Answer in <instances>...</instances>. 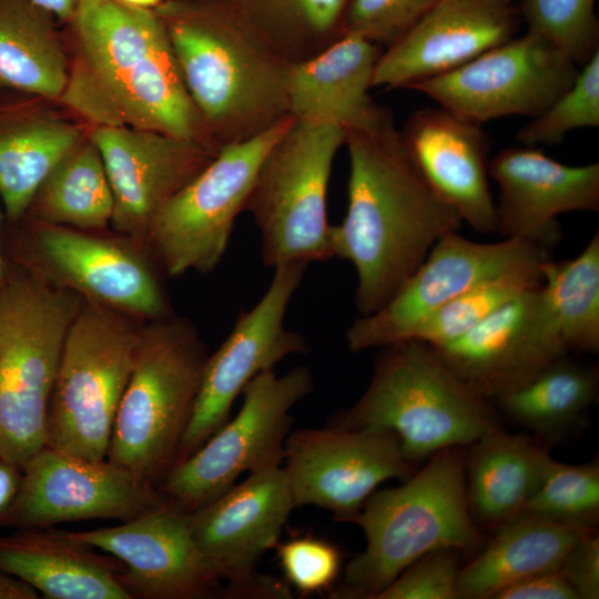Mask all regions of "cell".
<instances>
[{"label": "cell", "mask_w": 599, "mask_h": 599, "mask_svg": "<svg viewBox=\"0 0 599 599\" xmlns=\"http://www.w3.org/2000/svg\"><path fill=\"white\" fill-rule=\"evenodd\" d=\"M0 568L49 599H130L120 582L123 564L64 530L0 536Z\"/></svg>", "instance_id": "cell-26"}, {"label": "cell", "mask_w": 599, "mask_h": 599, "mask_svg": "<svg viewBox=\"0 0 599 599\" xmlns=\"http://www.w3.org/2000/svg\"><path fill=\"white\" fill-rule=\"evenodd\" d=\"M287 582L302 593L332 588L337 579L342 558L329 541L314 537H297L275 546Z\"/></svg>", "instance_id": "cell-40"}, {"label": "cell", "mask_w": 599, "mask_h": 599, "mask_svg": "<svg viewBox=\"0 0 599 599\" xmlns=\"http://www.w3.org/2000/svg\"><path fill=\"white\" fill-rule=\"evenodd\" d=\"M559 572L575 590L578 599L599 598V538L588 536L562 559Z\"/></svg>", "instance_id": "cell-42"}, {"label": "cell", "mask_w": 599, "mask_h": 599, "mask_svg": "<svg viewBox=\"0 0 599 599\" xmlns=\"http://www.w3.org/2000/svg\"><path fill=\"white\" fill-rule=\"evenodd\" d=\"M540 287L515 297L454 341L429 347L486 399L524 384L569 353Z\"/></svg>", "instance_id": "cell-19"}, {"label": "cell", "mask_w": 599, "mask_h": 599, "mask_svg": "<svg viewBox=\"0 0 599 599\" xmlns=\"http://www.w3.org/2000/svg\"><path fill=\"white\" fill-rule=\"evenodd\" d=\"M153 10L187 92L221 149L290 115L291 64L257 35L232 0H164Z\"/></svg>", "instance_id": "cell-3"}, {"label": "cell", "mask_w": 599, "mask_h": 599, "mask_svg": "<svg viewBox=\"0 0 599 599\" xmlns=\"http://www.w3.org/2000/svg\"><path fill=\"white\" fill-rule=\"evenodd\" d=\"M35 246L52 283L81 298L144 322L170 317L158 275L146 258L87 231L40 225Z\"/></svg>", "instance_id": "cell-22"}, {"label": "cell", "mask_w": 599, "mask_h": 599, "mask_svg": "<svg viewBox=\"0 0 599 599\" xmlns=\"http://www.w3.org/2000/svg\"><path fill=\"white\" fill-rule=\"evenodd\" d=\"M549 257L550 250L520 238L484 243L447 233L384 306L354 319L347 346L358 353L408 339L427 316L484 278Z\"/></svg>", "instance_id": "cell-17"}, {"label": "cell", "mask_w": 599, "mask_h": 599, "mask_svg": "<svg viewBox=\"0 0 599 599\" xmlns=\"http://www.w3.org/2000/svg\"><path fill=\"white\" fill-rule=\"evenodd\" d=\"M283 463L295 507L325 508L339 521L356 515L379 484L414 474L395 433L377 427L291 432Z\"/></svg>", "instance_id": "cell-16"}, {"label": "cell", "mask_w": 599, "mask_h": 599, "mask_svg": "<svg viewBox=\"0 0 599 599\" xmlns=\"http://www.w3.org/2000/svg\"><path fill=\"white\" fill-rule=\"evenodd\" d=\"M64 532L123 564L130 599L224 597L223 580L200 550L187 512L167 500L118 526Z\"/></svg>", "instance_id": "cell-18"}, {"label": "cell", "mask_w": 599, "mask_h": 599, "mask_svg": "<svg viewBox=\"0 0 599 599\" xmlns=\"http://www.w3.org/2000/svg\"><path fill=\"white\" fill-rule=\"evenodd\" d=\"M501 1L511 2V3L514 2V0H501Z\"/></svg>", "instance_id": "cell-49"}, {"label": "cell", "mask_w": 599, "mask_h": 599, "mask_svg": "<svg viewBox=\"0 0 599 599\" xmlns=\"http://www.w3.org/2000/svg\"><path fill=\"white\" fill-rule=\"evenodd\" d=\"M380 53L373 42L344 33L316 55L292 64L288 113L300 121L337 125L344 131L377 125L390 114L368 93Z\"/></svg>", "instance_id": "cell-25"}, {"label": "cell", "mask_w": 599, "mask_h": 599, "mask_svg": "<svg viewBox=\"0 0 599 599\" xmlns=\"http://www.w3.org/2000/svg\"><path fill=\"white\" fill-rule=\"evenodd\" d=\"M37 6L51 13L57 21L67 23L74 14L81 0H32Z\"/></svg>", "instance_id": "cell-46"}, {"label": "cell", "mask_w": 599, "mask_h": 599, "mask_svg": "<svg viewBox=\"0 0 599 599\" xmlns=\"http://www.w3.org/2000/svg\"><path fill=\"white\" fill-rule=\"evenodd\" d=\"M57 19L32 0H0V88L60 99L69 59Z\"/></svg>", "instance_id": "cell-30"}, {"label": "cell", "mask_w": 599, "mask_h": 599, "mask_svg": "<svg viewBox=\"0 0 599 599\" xmlns=\"http://www.w3.org/2000/svg\"><path fill=\"white\" fill-rule=\"evenodd\" d=\"M460 551H432L407 567L376 599H458Z\"/></svg>", "instance_id": "cell-41"}, {"label": "cell", "mask_w": 599, "mask_h": 599, "mask_svg": "<svg viewBox=\"0 0 599 599\" xmlns=\"http://www.w3.org/2000/svg\"><path fill=\"white\" fill-rule=\"evenodd\" d=\"M399 132L407 154L435 193L475 231L496 233L490 146L480 124L440 106L426 108L414 112Z\"/></svg>", "instance_id": "cell-24"}, {"label": "cell", "mask_w": 599, "mask_h": 599, "mask_svg": "<svg viewBox=\"0 0 599 599\" xmlns=\"http://www.w3.org/2000/svg\"><path fill=\"white\" fill-rule=\"evenodd\" d=\"M1 205L2 204H1V201H0V222H1V217H2ZM6 277H7V275H6L4 262H3L1 247H0V286L3 284Z\"/></svg>", "instance_id": "cell-48"}, {"label": "cell", "mask_w": 599, "mask_h": 599, "mask_svg": "<svg viewBox=\"0 0 599 599\" xmlns=\"http://www.w3.org/2000/svg\"><path fill=\"white\" fill-rule=\"evenodd\" d=\"M547 260L529 261L484 278L427 316L408 339L435 347L461 336L506 303L539 286L540 266Z\"/></svg>", "instance_id": "cell-35"}, {"label": "cell", "mask_w": 599, "mask_h": 599, "mask_svg": "<svg viewBox=\"0 0 599 599\" xmlns=\"http://www.w3.org/2000/svg\"><path fill=\"white\" fill-rule=\"evenodd\" d=\"M597 394V370L565 356L495 400L515 422L550 440L576 424Z\"/></svg>", "instance_id": "cell-32"}, {"label": "cell", "mask_w": 599, "mask_h": 599, "mask_svg": "<svg viewBox=\"0 0 599 599\" xmlns=\"http://www.w3.org/2000/svg\"><path fill=\"white\" fill-rule=\"evenodd\" d=\"M552 458L540 440L495 426L469 445L466 497L478 526L497 529L520 514Z\"/></svg>", "instance_id": "cell-27"}, {"label": "cell", "mask_w": 599, "mask_h": 599, "mask_svg": "<svg viewBox=\"0 0 599 599\" xmlns=\"http://www.w3.org/2000/svg\"><path fill=\"white\" fill-rule=\"evenodd\" d=\"M113 205L101 154L82 138L45 177L28 211L40 225L92 231L111 224Z\"/></svg>", "instance_id": "cell-31"}, {"label": "cell", "mask_w": 599, "mask_h": 599, "mask_svg": "<svg viewBox=\"0 0 599 599\" xmlns=\"http://www.w3.org/2000/svg\"><path fill=\"white\" fill-rule=\"evenodd\" d=\"M436 0H348L343 33L390 47L402 39Z\"/></svg>", "instance_id": "cell-39"}, {"label": "cell", "mask_w": 599, "mask_h": 599, "mask_svg": "<svg viewBox=\"0 0 599 599\" xmlns=\"http://www.w3.org/2000/svg\"><path fill=\"white\" fill-rule=\"evenodd\" d=\"M380 348L367 388L332 425L389 429L412 464L470 445L497 426L489 399L460 382L428 345L405 339Z\"/></svg>", "instance_id": "cell-5"}, {"label": "cell", "mask_w": 599, "mask_h": 599, "mask_svg": "<svg viewBox=\"0 0 599 599\" xmlns=\"http://www.w3.org/2000/svg\"><path fill=\"white\" fill-rule=\"evenodd\" d=\"M62 33L69 72L60 97L94 126H125L221 150L184 84L153 9L81 0Z\"/></svg>", "instance_id": "cell-1"}, {"label": "cell", "mask_w": 599, "mask_h": 599, "mask_svg": "<svg viewBox=\"0 0 599 599\" xmlns=\"http://www.w3.org/2000/svg\"><path fill=\"white\" fill-rule=\"evenodd\" d=\"M82 298L22 273L0 286V458L21 468L48 445L50 398Z\"/></svg>", "instance_id": "cell-7"}, {"label": "cell", "mask_w": 599, "mask_h": 599, "mask_svg": "<svg viewBox=\"0 0 599 599\" xmlns=\"http://www.w3.org/2000/svg\"><path fill=\"white\" fill-rule=\"evenodd\" d=\"M293 119L290 114L252 139L224 145L160 210L145 242L167 276L204 274L220 264L264 156Z\"/></svg>", "instance_id": "cell-11"}, {"label": "cell", "mask_w": 599, "mask_h": 599, "mask_svg": "<svg viewBox=\"0 0 599 599\" xmlns=\"http://www.w3.org/2000/svg\"><path fill=\"white\" fill-rule=\"evenodd\" d=\"M347 522L356 524L366 548L345 567L331 598L376 599L407 567L439 549L477 550L485 536L466 497L465 455L459 447L432 460L398 487L372 494Z\"/></svg>", "instance_id": "cell-4"}, {"label": "cell", "mask_w": 599, "mask_h": 599, "mask_svg": "<svg viewBox=\"0 0 599 599\" xmlns=\"http://www.w3.org/2000/svg\"><path fill=\"white\" fill-rule=\"evenodd\" d=\"M166 500L159 488L109 460H90L50 446L22 467L17 495L0 526L45 529L89 519L126 521Z\"/></svg>", "instance_id": "cell-15"}, {"label": "cell", "mask_w": 599, "mask_h": 599, "mask_svg": "<svg viewBox=\"0 0 599 599\" xmlns=\"http://www.w3.org/2000/svg\"><path fill=\"white\" fill-rule=\"evenodd\" d=\"M498 184L497 230L552 250L561 238L558 216L599 211V163L567 165L537 146H510L489 161Z\"/></svg>", "instance_id": "cell-21"}, {"label": "cell", "mask_w": 599, "mask_h": 599, "mask_svg": "<svg viewBox=\"0 0 599 599\" xmlns=\"http://www.w3.org/2000/svg\"><path fill=\"white\" fill-rule=\"evenodd\" d=\"M313 387L305 366L282 376L257 374L242 390L236 416L169 470L158 487L162 496L190 512L227 490L242 473L280 467L293 424L291 409Z\"/></svg>", "instance_id": "cell-10"}, {"label": "cell", "mask_w": 599, "mask_h": 599, "mask_svg": "<svg viewBox=\"0 0 599 599\" xmlns=\"http://www.w3.org/2000/svg\"><path fill=\"white\" fill-rule=\"evenodd\" d=\"M39 592L0 568V599H37Z\"/></svg>", "instance_id": "cell-45"}, {"label": "cell", "mask_w": 599, "mask_h": 599, "mask_svg": "<svg viewBox=\"0 0 599 599\" xmlns=\"http://www.w3.org/2000/svg\"><path fill=\"white\" fill-rule=\"evenodd\" d=\"M307 266L288 263L273 268L263 296L252 308L240 312L227 337L209 355L174 465L226 423L235 398L251 379L262 372L274 370L290 355L308 352L304 336L285 325L288 305Z\"/></svg>", "instance_id": "cell-14"}, {"label": "cell", "mask_w": 599, "mask_h": 599, "mask_svg": "<svg viewBox=\"0 0 599 599\" xmlns=\"http://www.w3.org/2000/svg\"><path fill=\"white\" fill-rule=\"evenodd\" d=\"M257 35L285 62H303L339 39L348 0H232Z\"/></svg>", "instance_id": "cell-33"}, {"label": "cell", "mask_w": 599, "mask_h": 599, "mask_svg": "<svg viewBox=\"0 0 599 599\" xmlns=\"http://www.w3.org/2000/svg\"><path fill=\"white\" fill-rule=\"evenodd\" d=\"M522 511L583 528L599 519V463L567 465L552 458Z\"/></svg>", "instance_id": "cell-36"}, {"label": "cell", "mask_w": 599, "mask_h": 599, "mask_svg": "<svg viewBox=\"0 0 599 599\" xmlns=\"http://www.w3.org/2000/svg\"><path fill=\"white\" fill-rule=\"evenodd\" d=\"M209 357L184 318L145 322L106 459L159 487L173 467Z\"/></svg>", "instance_id": "cell-6"}, {"label": "cell", "mask_w": 599, "mask_h": 599, "mask_svg": "<svg viewBox=\"0 0 599 599\" xmlns=\"http://www.w3.org/2000/svg\"><path fill=\"white\" fill-rule=\"evenodd\" d=\"M541 293L568 352L599 351V231L572 258L541 266Z\"/></svg>", "instance_id": "cell-34"}, {"label": "cell", "mask_w": 599, "mask_h": 599, "mask_svg": "<svg viewBox=\"0 0 599 599\" xmlns=\"http://www.w3.org/2000/svg\"><path fill=\"white\" fill-rule=\"evenodd\" d=\"M113 193L111 226L145 242L166 202L197 175L220 150L194 140L125 126H94Z\"/></svg>", "instance_id": "cell-20"}, {"label": "cell", "mask_w": 599, "mask_h": 599, "mask_svg": "<svg viewBox=\"0 0 599 599\" xmlns=\"http://www.w3.org/2000/svg\"><path fill=\"white\" fill-rule=\"evenodd\" d=\"M82 138L75 124L26 103L0 102V201L10 220L28 212L45 177Z\"/></svg>", "instance_id": "cell-29"}, {"label": "cell", "mask_w": 599, "mask_h": 599, "mask_svg": "<svg viewBox=\"0 0 599 599\" xmlns=\"http://www.w3.org/2000/svg\"><path fill=\"white\" fill-rule=\"evenodd\" d=\"M599 126V52L579 67L571 85L515 134L521 145L560 143L577 129Z\"/></svg>", "instance_id": "cell-37"}, {"label": "cell", "mask_w": 599, "mask_h": 599, "mask_svg": "<svg viewBox=\"0 0 599 599\" xmlns=\"http://www.w3.org/2000/svg\"><path fill=\"white\" fill-rule=\"evenodd\" d=\"M125 4L138 7V8H144V9H154L160 3H162L164 0H119Z\"/></svg>", "instance_id": "cell-47"}, {"label": "cell", "mask_w": 599, "mask_h": 599, "mask_svg": "<svg viewBox=\"0 0 599 599\" xmlns=\"http://www.w3.org/2000/svg\"><path fill=\"white\" fill-rule=\"evenodd\" d=\"M578 70L561 50L527 31L409 89L463 120L481 124L508 115L540 114L571 85Z\"/></svg>", "instance_id": "cell-12"}, {"label": "cell", "mask_w": 599, "mask_h": 599, "mask_svg": "<svg viewBox=\"0 0 599 599\" xmlns=\"http://www.w3.org/2000/svg\"><path fill=\"white\" fill-rule=\"evenodd\" d=\"M593 532L521 511L495 529L486 548L459 569L458 598L493 599L512 582L557 570L569 550Z\"/></svg>", "instance_id": "cell-28"}, {"label": "cell", "mask_w": 599, "mask_h": 599, "mask_svg": "<svg viewBox=\"0 0 599 599\" xmlns=\"http://www.w3.org/2000/svg\"><path fill=\"white\" fill-rule=\"evenodd\" d=\"M493 599H578V596L557 569L512 582Z\"/></svg>", "instance_id": "cell-43"}, {"label": "cell", "mask_w": 599, "mask_h": 599, "mask_svg": "<svg viewBox=\"0 0 599 599\" xmlns=\"http://www.w3.org/2000/svg\"><path fill=\"white\" fill-rule=\"evenodd\" d=\"M140 327L134 318L82 298L60 356L47 446L90 460L106 458Z\"/></svg>", "instance_id": "cell-8"}, {"label": "cell", "mask_w": 599, "mask_h": 599, "mask_svg": "<svg viewBox=\"0 0 599 599\" xmlns=\"http://www.w3.org/2000/svg\"><path fill=\"white\" fill-rule=\"evenodd\" d=\"M517 11L501 0H436L397 42L383 51L373 87L410 88L449 72L515 37Z\"/></svg>", "instance_id": "cell-23"}, {"label": "cell", "mask_w": 599, "mask_h": 599, "mask_svg": "<svg viewBox=\"0 0 599 599\" xmlns=\"http://www.w3.org/2000/svg\"><path fill=\"white\" fill-rule=\"evenodd\" d=\"M344 142L345 132L337 125L293 119L264 156L245 211L260 232L266 267L333 257L327 193Z\"/></svg>", "instance_id": "cell-9"}, {"label": "cell", "mask_w": 599, "mask_h": 599, "mask_svg": "<svg viewBox=\"0 0 599 599\" xmlns=\"http://www.w3.org/2000/svg\"><path fill=\"white\" fill-rule=\"evenodd\" d=\"M295 507L283 467L254 473L205 505L187 512L193 537L222 578L224 597L290 598L286 583L261 575L263 554L278 542Z\"/></svg>", "instance_id": "cell-13"}, {"label": "cell", "mask_w": 599, "mask_h": 599, "mask_svg": "<svg viewBox=\"0 0 599 599\" xmlns=\"http://www.w3.org/2000/svg\"><path fill=\"white\" fill-rule=\"evenodd\" d=\"M596 0H521L520 13L534 32L578 67L599 52Z\"/></svg>", "instance_id": "cell-38"}, {"label": "cell", "mask_w": 599, "mask_h": 599, "mask_svg": "<svg viewBox=\"0 0 599 599\" xmlns=\"http://www.w3.org/2000/svg\"><path fill=\"white\" fill-rule=\"evenodd\" d=\"M347 210L331 225L333 257L353 264L361 316L384 306L435 243L463 225L459 214L427 184L389 114L368 129L347 130Z\"/></svg>", "instance_id": "cell-2"}, {"label": "cell", "mask_w": 599, "mask_h": 599, "mask_svg": "<svg viewBox=\"0 0 599 599\" xmlns=\"http://www.w3.org/2000/svg\"><path fill=\"white\" fill-rule=\"evenodd\" d=\"M21 480V468L0 458V517L13 501Z\"/></svg>", "instance_id": "cell-44"}]
</instances>
